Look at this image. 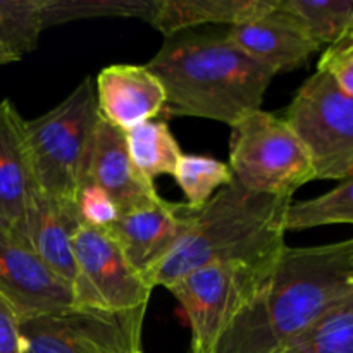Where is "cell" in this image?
Masks as SVG:
<instances>
[{
	"label": "cell",
	"instance_id": "obj_1",
	"mask_svg": "<svg viewBox=\"0 0 353 353\" xmlns=\"http://www.w3.org/2000/svg\"><path fill=\"white\" fill-rule=\"evenodd\" d=\"M352 292L353 238L319 247H285L214 353H281Z\"/></svg>",
	"mask_w": 353,
	"mask_h": 353
},
{
	"label": "cell",
	"instance_id": "obj_2",
	"mask_svg": "<svg viewBox=\"0 0 353 353\" xmlns=\"http://www.w3.org/2000/svg\"><path fill=\"white\" fill-rule=\"evenodd\" d=\"M147 68L164 86V114L228 126L262 109L274 78L231 41L226 30H186L165 37Z\"/></svg>",
	"mask_w": 353,
	"mask_h": 353
},
{
	"label": "cell",
	"instance_id": "obj_3",
	"mask_svg": "<svg viewBox=\"0 0 353 353\" xmlns=\"http://www.w3.org/2000/svg\"><path fill=\"white\" fill-rule=\"evenodd\" d=\"M292 196L255 193L236 181L193 210L174 250L154 272V288H168L195 269L223 262L268 265L286 247V216Z\"/></svg>",
	"mask_w": 353,
	"mask_h": 353
},
{
	"label": "cell",
	"instance_id": "obj_4",
	"mask_svg": "<svg viewBox=\"0 0 353 353\" xmlns=\"http://www.w3.org/2000/svg\"><path fill=\"white\" fill-rule=\"evenodd\" d=\"M97 121L95 79L90 76L43 116L24 119V141L41 193L64 205L74 203L88 179Z\"/></svg>",
	"mask_w": 353,
	"mask_h": 353
},
{
	"label": "cell",
	"instance_id": "obj_5",
	"mask_svg": "<svg viewBox=\"0 0 353 353\" xmlns=\"http://www.w3.org/2000/svg\"><path fill=\"white\" fill-rule=\"evenodd\" d=\"M233 181L255 193L292 196L316 179L312 161L285 116L257 110L231 126Z\"/></svg>",
	"mask_w": 353,
	"mask_h": 353
},
{
	"label": "cell",
	"instance_id": "obj_6",
	"mask_svg": "<svg viewBox=\"0 0 353 353\" xmlns=\"http://www.w3.org/2000/svg\"><path fill=\"white\" fill-rule=\"evenodd\" d=\"M276 262V261H274ZM272 264L223 262L195 269L169 285L192 330L190 353H214L234 317L254 299Z\"/></svg>",
	"mask_w": 353,
	"mask_h": 353
},
{
	"label": "cell",
	"instance_id": "obj_7",
	"mask_svg": "<svg viewBox=\"0 0 353 353\" xmlns=\"http://www.w3.org/2000/svg\"><path fill=\"white\" fill-rule=\"evenodd\" d=\"M285 119L312 161L316 179L353 174V99L317 69L293 97Z\"/></svg>",
	"mask_w": 353,
	"mask_h": 353
},
{
	"label": "cell",
	"instance_id": "obj_8",
	"mask_svg": "<svg viewBox=\"0 0 353 353\" xmlns=\"http://www.w3.org/2000/svg\"><path fill=\"white\" fill-rule=\"evenodd\" d=\"M72 250L76 262L72 307L110 314L148 309L154 288L130 264L109 231L79 224L72 233Z\"/></svg>",
	"mask_w": 353,
	"mask_h": 353
},
{
	"label": "cell",
	"instance_id": "obj_9",
	"mask_svg": "<svg viewBox=\"0 0 353 353\" xmlns=\"http://www.w3.org/2000/svg\"><path fill=\"white\" fill-rule=\"evenodd\" d=\"M147 310L110 314L69 309L21 319L23 353H143Z\"/></svg>",
	"mask_w": 353,
	"mask_h": 353
},
{
	"label": "cell",
	"instance_id": "obj_10",
	"mask_svg": "<svg viewBox=\"0 0 353 353\" xmlns=\"http://www.w3.org/2000/svg\"><path fill=\"white\" fill-rule=\"evenodd\" d=\"M193 210L188 203L161 199L154 205L123 212L107 231L117 241L130 264L152 286V276L174 250L188 228Z\"/></svg>",
	"mask_w": 353,
	"mask_h": 353
},
{
	"label": "cell",
	"instance_id": "obj_11",
	"mask_svg": "<svg viewBox=\"0 0 353 353\" xmlns=\"http://www.w3.org/2000/svg\"><path fill=\"white\" fill-rule=\"evenodd\" d=\"M0 295L21 319L72 307L69 285L6 231H0Z\"/></svg>",
	"mask_w": 353,
	"mask_h": 353
},
{
	"label": "cell",
	"instance_id": "obj_12",
	"mask_svg": "<svg viewBox=\"0 0 353 353\" xmlns=\"http://www.w3.org/2000/svg\"><path fill=\"white\" fill-rule=\"evenodd\" d=\"M226 33L241 52L274 76L303 68L321 48L299 21L279 7V0L269 14L230 26Z\"/></svg>",
	"mask_w": 353,
	"mask_h": 353
},
{
	"label": "cell",
	"instance_id": "obj_13",
	"mask_svg": "<svg viewBox=\"0 0 353 353\" xmlns=\"http://www.w3.org/2000/svg\"><path fill=\"white\" fill-rule=\"evenodd\" d=\"M95 92L99 116L121 131L164 114V86L147 65H107L95 78Z\"/></svg>",
	"mask_w": 353,
	"mask_h": 353
},
{
	"label": "cell",
	"instance_id": "obj_14",
	"mask_svg": "<svg viewBox=\"0 0 353 353\" xmlns=\"http://www.w3.org/2000/svg\"><path fill=\"white\" fill-rule=\"evenodd\" d=\"M88 178L114 200L121 214L154 205L162 199L154 181L134 168L124 131L100 116L93 133Z\"/></svg>",
	"mask_w": 353,
	"mask_h": 353
},
{
	"label": "cell",
	"instance_id": "obj_15",
	"mask_svg": "<svg viewBox=\"0 0 353 353\" xmlns=\"http://www.w3.org/2000/svg\"><path fill=\"white\" fill-rule=\"evenodd\" d=\"M78 226L74 203L64 205L37 190L12 238L33 252L72 292L76 281L72 233Z\"/></svg>",
	"mask_w": 353,
	"mask_h": 353
},
{
	"label": "cell",
	"instance_id": "obj_16",
	"mask_svg": "<svg viewBox=\"0 0 353 353\" xmlns=\"http://www.w3.org/2000/svg\"><path fill=\"white\" fill-rule=\"evenodd\" d=\"M38 190L24 141V119L10 100L0 102V231L12 236Z\"/></svg>",
	"mask_w": 353,
	"mask_h": 353
},
{
	"label": "cell",
	"instance_id": "obj_17",
	"mask_svg": "<svg viewBox=\"0 0 353 353\" xmlns=\"http://www.w3.org/2000/svg\"><path fill=\"white\" fill-rule=\"evenodd\" d=\"M276 0H154L147 23L164 37L205 24L236 26L265 16Z\"/></svg>",
	"mask_w": 353,
	"mask_h": 353
},
{
	"label": "cell",
	"instance_id": "obj_18",
	"mask_svg": "<svg viewBox=\"0 0 353 353\" xmlns=\"http://www.w3.org/2000/svg\"><path fill=\"white\" fill-rule=\"evenodd\" d=\"M128 154L134 168L154 181L161 174L174 172L183 150L162 119H152L130 131H124Z\"/></svg>",
	"mask_w": 353,
	"mask_h": 353
},
{
	"label": "cell",
	"instance_id": "obj_19",
	"mask_svg": "<svg viewBox=\"0 0 353 353\" xmlns=\"http://www.w3.org/2000/svg\"><path fill=\"white\" fill-rule=\"evenodd\" d=\"M281 353H353V292L327 309Z\"/></svg>",
	"mask_w": 353,
	"mask_h": 353
},
{
	"label": "cell",
	"instance_id": "obj_20",
	"mask_svg": "<svg viewBox=\"0 0 353 353\" xmlns=\"http://www.w3.org/2000/svg\"><path fill=\"white\" fill-rule=\"evenodd\" d=\"M317 45L338 43L353 17V0H279Z\"/></svg>",
	"mask_w": 353,
	"mask_h": 353
},
{
	"label": "cell",
	"instance_id": "obj_21",
	"mask_svg": "<svg viewBox=\"0 0 353 353\" xmlns=\"http://www.w3.org/2000/svg\"><path fill=\"white\" fill-rule=\"evenodd\" d=\"M331 224H353V174L324 195L292 202L286 216L288 231H302Z\"/></svg>",
	"mask_w": 353,
	"mask_h": 353
},
{
	"label": "cell",
	"instance_id": "obj_22",
	"mask_svg": "<svg viewBox=\"0 0 353 353\" xmlns=\"http://www.w3.org/2000/svg\"><path fill=\"white\" fill-rule=\"evenodd\" d=\"M172 178L185 195V203L195 210L207 205L221 188L233 181L228 162L196 154H183Z\"/></svg>",
	"mask_w": 353,
	"mask_h": 353
},
{
	"label": "cell",
	"instance_id": "obj_23",
	"mask_svg": "<svg viewBox=\"0 0 353 353\" xmlns=\"http://www.w3.org/2000/svg\"><path fill=\"white\" fill-rule=\"evenodd\" d=\"M43 30V0H0V47L16 61L37 48Z\"/></svg>",
	"mask_w": 353,
	"mask_h": 353
},
{
	"label": "cell",
	"instance_id": "obj_24",
	"mask_svg": "<svg viewBox=\"0 0 353 353\" xmlns=\"http://www.w3.org/2000/svg\"><path fill=\"white\" fill-rule=\"evenodd\" d=\"M154 0H43V26L92 17L147 19Z\"/></svg>",
	"mask_w": 353,
	"mask_h": 353
},
{
	"label": "cell",
	"instance_id": "obj_25",
	"mask_svg": "<svg viewBox=\"0 0 353 353\" xmlns=\"http://www.w3.org/2000/svg\"><path fill=\"white\" fill-rule=\"evenodd\" d=\"M74 209L81 226L97 230H107L121 216L114 200L90 178L79 186L76 193Z\"/></svg>",
	"mask_w": 353,
	"mask_h": 353
},
{
	"label": "cell",
	"instance_id": "obj_26",
	"mask_svg": "<svg viewBox=\"0 0 353 353\" xmlns=\"http://www.w3.org/2000/svg\"><path fill=\"white\" fill-rule=\"evenodd\" d=\"M317 69L330 72L341 92L353 99V48L327 47L319 59Z\"/></svg>",
	"mask_w": 353,
	"mask_h": 353
},
{
	"label": "cell",
	"instance_id": "obj_27",
	"mask_svg": "<svg viewBox=\"0 0 353 353\" xmlns=\"http://www.w3.org/2000/svg\"><path fill=\"white\" fill-rule=\"evenodd\" d=\"M0 353H23L21 316L0 295Z\"/></svg>",
	"mask_w": 353,
	"mask_h": 353
},
{
	"label": "cell",
	"instance_id": "obj_28",
	"mask_svg": "<svg viewBox=\"0 0 353 353\" xmlns=\"http://www.w3.org/2000/svg\"><path fill=\"white\" fill-rule=\"evenodd\" d=\"M331 48H353V17L350 21V26H348L347 33L343 34V38H341L338 43L331 45Z\"/></svg>",
	"mask_w": 353,
	"mask_h": 353
},
{
	"label": "cell",
	"instance_id": "obj_29",
	"mask_svg": "<svg viewBox=\"0 0 353 353\" xmlns=\"http://www.w3.org/2000/svg\"><path fill=\"white\" fill-rule=\"evenodd\" d=\"M10 62H16V59H14L10 54H7V52L0 47V65L10 64Z\"/></svg>",
	"mask_w": 353,
	"mask_h": 353
}]
</instances>
